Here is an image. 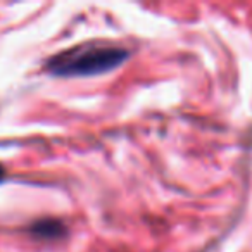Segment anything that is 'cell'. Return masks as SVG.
<instances>
[{
  "label": "cell",
  "instance_id": "6da1fadb",
  "mask_svg": "<svg viewBox=\"0 0 252 252\" xmlns=\"http://www.w3.org/2000/svg\"><path fill=\"white\" fill-rule=\"evenodd\" d=\"M128 49L112 42H87L52 56L45 64L59 78L97 76L119 67L128 59Z\"/></svg>",
  "mask_w": 252,
  "mask_h": 252
},
{
  "label": "cell",
  "instance_id": "7a4b0ae2",
  "mask_svg": "<svg viewBox=\"0 0 252 252\" xmlns=\"http://www.w3.org/2000/svg\"><path fill=\"white\" fill-rule=\"evenodd\" d=\"M32 233L36 238H43V240H56L66 235V226H64L61 221L54 220H45L38 221L32 226Z\"/></svg>",
  "mask_w": 252,
  "mask_h": 252
},
{
  "label": "cell",
  "instance_id": "3957f363",
  "mask_svg": "<svg viewBox=\"0 0 252 252\" xmlns=\"http://www.w3.org/2000/svg\"><path fill=\"white\" fill-rule=\"evenodd\" d=\"M4 175H5L4 168H2V166H0V182H2V178H4Z\"/></svg>",
  "mask_w": 252,
  "mask_h": 252
}]
</instances>
